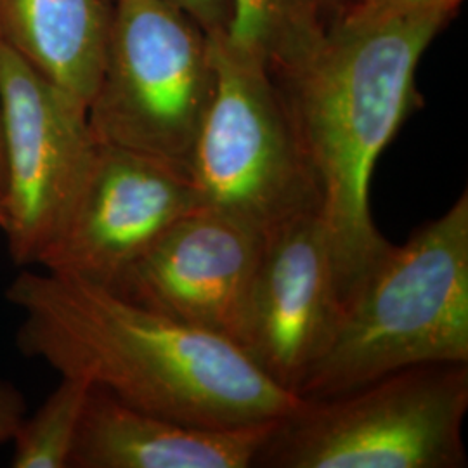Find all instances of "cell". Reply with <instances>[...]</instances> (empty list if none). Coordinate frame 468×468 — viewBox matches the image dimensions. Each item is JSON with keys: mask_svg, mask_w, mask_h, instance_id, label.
Here are the masks:
<instances>
[{"mask_svg": "<svg viewBox=\"0 0 468 468\" xmlns=\"http://www.w3.org/2000/svg\"><path fill=\"white\" fill-rule=\"evenodd\" d=\"M16 346L153 415L203 427L283 419L301 398L271 382L233 340L125 301L100 284L21 269L5 288Z\"/></svg>", "mask_w": 468, "mask_h": 468, "instance_id": "cell-1", "label": "cell"}, {"mask_svg": "<svg viewBox=\"0 0 468 468\" xmlns=\"http://www.w3.org/2000/svg\"><path fill=\"white\" fill-rule=\"evenodd\" d=\"M446 15L336 17L314 56L276 79L318 181L340 297L384 253L369 208L375 165L421 106L417 68Z\"/></svg>", "mask_w": 468, "mask_h": 468, "instance_id": "cell-2", "label": "cell"}, {"mask_svg": "<svg viewBox=\"0 0 468 468\" xmlns=\"http://www.w3.org/2000/svg\"><path fill=\"white\" fill-rule=\"evenodd\" d=\"M427 363H468L467 191L354 283L297 396L328 398Z\"/></svg>", "mask_w": 468, "mask_h": 468, "instance_id": "cell-3", "label": "cell"}, {"mask_svg": "<svg viewBox=\"0 0 468 468\" xmlns=\"http://www.w3.org/2000/svg\"><path fill=\"white\" fill-rule=\"evenodd\" d=\"M468 363L396 369L278 420L262 468H463Z\"/></svg>", "mask_w": 468, "mask_h": 468, "instance_id": "cell-4", "label": "cell"}, {"mask_svg": "<svg viewBox=\"0 0 468 468\" xmlns=\"http://www.w3.org/2000/svg\"><path fill=\"white\" fill-rule=\"evenodd\" d=\"M100 82L87 108L100 144L181 168L216 89L212 38L170 0H108Z\"/></svg>", "mask_w": 468, "mask_h": 468, "instance_id": "cell-5", "label": "cell"}, {"mask_svg": "<svg viewBox=\"0 0 468 468\" xmlns=\"http://www.w3.org/2000/svg\"><path fill=\"white\" fill-rule=\"evenodd\" d=\"M216 89L189 177L201 205L268 236L319 212L318 181L290 108L268 68L210 35Z\"/></svg>", "mask_w": 468, "mask_h": 468, "instance_id": "cell-6", "label": "cell"}, {"mask_svg": "<svg viewBox=\"0 0 468 468\" xmlns=\"http://www.w3.org/2000/svg\"><path fill=\"white\" fill-rule=\"evenodd\" d=\"M0 122L7 251L38 266L79 198L98 153L87 108L0 42Z\"/></svg>", "mask_w": 468, "mask_h": 468, "instance_id": "cell-7", "label": "cell"}, {"mask_svg": "<svg viewBox=\"0 0 468 468\" xmlns=\"http://www.w3.org/2000/svg\"><path fill=\"white\" fill-rule=\"evenodd\" d=\"M201 207L185 170L98 143L84 187L38 266L110 286L170 226Z\"/></svg>", "mask_w": 468, "mask_h": 468, "instance_id": "cell-8", "label": "cell"}, {"mask_svg": "<svg viewBox=\"0 0 468 468\" xmlns=\"http://www.w3.org/2000/svg\"><path fill=\"white\" fill-rule=\"evenodd\" d=\"M264 243L266 234L201 207L170 226L104 288L238 344Z\"/></svg>", "mask_w": 468, "mask_h": 468, "instance_id": "cell-9", "label": "cell"}, {"mask_svg": "<svg viewBox=\"0 0 468 468\" xmlns=\"http://www.w3.org/2000/svg\"><path fill=\"white\" fill-rule=\"evenodd\" d=\"M342 297L319 212L266 236L238 346L271 382L297 396L330 342Z\"/></svg>", "mask_w": 468, "mask_h": 468, "instance_id": "cell-10", "label": "cell"}, {"mask_svg": "<svg viewBox=\"0 0 468 468\" xmlns=\"http://www.w3.org/2000/svg\"><path fill=\"white\" fill-rule=\"evenodd\" d=\"M276 421L231 429L191 425L90 385L69 468H250Z\"/></svg>", "mask_w": 468, "mask_h": 468, "instance_id": "cell-11", "label": "cell"}, {"mask_svg": "<svg viewBox=\"0 0 468 468\" xmlns=\"http://www.w3.org/2000/svg\"><path fill=\"white\" fill-rule=\"evenodd\" d=\"M108 0H0V42L89 108L100 82Z\"/></svg>", "mask_w": 468, "mask_h": 468, "instance_id": "cell-12", "label": "cell"}, {"mask_svg": "<svg viewBox=\"0 0 468 468\" xmlns=\"http://www.w3.org/2000/svg\"><path fill=\"white\" fill-rule=\"evenodd\" d=\"M321 0H231L222 38L268 68L274 79L295 73L323 44L330 25Z\"/></svg>", "mask_w": 468, "mask_h": 468, "instance_id": "cell-13", "label": "cell"}, {"mask_svg": "<svg viewBox=\"0 0 468 468\" xmlns=\"http://www.w3.org/2000/svg\"><path fill=\"white\" fill-rule=\"evenodd\" d=\"M90 384L77 377H61L58 387L25 417L13 437V468H69L80 419Z\"/></svg>", "mask_w": 468, "mask_h": 468, "instance_id": "cell-14", "label": "cell"}, {"mask_svg": "<svg viewBox=\"0 0 468 468\" xmlns=\"http://www.w3.org/2000/svg\"><path fill=\"white\" fill-rule=\"evenodd\" d=\"M463 0H365L357 7L338 17L375 21L410 15H446L452 17ZM336 19V17H335Z\"/></svg>", "mask_w": 468, "mask_h": 468, "instance_id": "cell-15", "label": "cell"}, {"mask_svg": "<svg viewBox=\"0 0 468 468\" xmlns=\"http://www.w3.org/2000/svg\"><path fill=\"white\" fill-rule=\"evenodd\" d=\"M193 17L208 35L224 34L231 17V0H170Z\"/></svg>", "mask_w": 468, "mask_h": 468, "instance_id": "cell-16", "label": "cell"}, {"mask_svg": "<svg viewBox=\"0 0 468 468\" xmlns=\"http://www.w3.org/2000/svg\"><path fill=\"white\" fill-rule=\"evenodd\" d=\"M27 399L16 385L0 377V444L13 441L27 417Z\"/></svg>", "mask_w": 468, "mask_h": 468, "instance_id": "cell-17", "label": "cell"}, {"mask_svg": "<svg viewBox=\"0 0 468 468\" xmlns=\"http://www.w3.org/2000/svg\"><path fill=\"white\" fill-rule=\"evenodd\" d=\"M363 2H365V0H321L324 11H336L335 17L346 15L347 11L357 7V5L363 4Z\"/></svg>", "mask_w": 468, "mask_h": 468, "instance_id": "cell-18", "label": "cell"}, {"mask_svg": "<svg viewBox=\"0 0 468 468\" xmlns=\"http://www.w3.org/2000/svg\"><path fill=\"white\" fill-rule=\"evenodd\" d=\"M5 189V164H4V141H2V122H0V200L4 203Z\"/></svg>", "mask_w": 468, "mask_h": 468, "instance_id": "cell-19", "label": "cell"}, {"mask_svg": "<svg viewBox=\"0 0 468 468\" xmlns=\"http://www.w3.org/2000/svg\"><path fill=\"white\" fill-rule=\"evenodd\" d=\"M5 226V208H4V203L0 200V231L4 229Z\"/></svg>", "mask_w": 468, "mask_h": 468, "instance_id": "cell-20", "label": "cell"}]
</instances>
